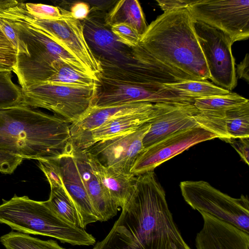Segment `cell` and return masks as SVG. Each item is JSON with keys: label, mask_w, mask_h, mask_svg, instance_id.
<instances>
[{"label": "cell", "mask_w": 249, "mask_h": 249, "mask_svg": "<svg viewBox=\"0 0 249 249\" xmlns=\"http://www.w3.org/2000/svg\"><path fill=\"white\" fill-rule=\"evenodd\" d=\"M224 141L229 142L243 160L249 164V137L230 138Z\"/></svg>", "instance_id": "37"}, {"label": "cell", "mask_w": 249, "mask_h": 249, "mask_svg": "<svg viewBox=\"0 0 249 249\" xmlns=\"http://www.w3.org/2000/svg\"><path fill=\"white\" fill-rule=\"evenodd\" d=\"M0 242L6 249H67L54 240H43L14 231L2 235Z\"/></svg>", "instance_id": "25"}, {"label": "cell", "mask_w": 249, "mask_h": 249, "mask_svg": "<svg viewBox=\"0 0 249 249\" xmlns=\"http://www.w3.org/2000/svg\"><path fill=\"white\" fill-rule=\"evenodd\" d=\"M9 8L19 18L43 31L60 44L85 67L89 74L98 79L97 76L102 71L101 61L86 40L84 25L74 18L70 11L59 8L61 18L40 20L30 16L22 2L15 0Z\"/></svg>", "instance_id": "6"}, {"label": "cell", "mask_w": 249, "mask_h": 249, "mask_svg": "<svg viewBox=\"0 0 249 249\" xmlns=\"http://www.w3.org/2000/svg\"><path fill=\"white\" fill-rule=\"evenodd\" d=\"M38 161V166L46 176L51 188L64 187L59 167L56 159Z\"/></svg>", "instance_id": "33"}, {"label": "cell", "mask_w": 249, "mask_h": 249, "mask_svg": "<svg viewBox=\"0 0 249 249\" xmlns=\"http://www.w3.org/2000/svg\"><path fill=\"white\" fill-rule=\"evenodd\" d=\"M0 223L18 232L56 238L73 246L94 245L96 239L84 229L71 225L57 215L47 201L15 195L0 205Z\"/></svg>", "instance_id": "5"}, {"label": "cell", "mask_w": 249, "mask_h": 249, "mask_svg": "<svg viewBox=\"0 0 249 249\" xmlns=\"http://www.w3.org/2000/svg\"><path fill=\"white\" fill-rule=\"evenodd\" d=\"M0 29L16 50L17 55L27 54L26 47L19 40L16 30L8 21L0 17Z\"/></svg>", "instance_id": "35"}, {"label": "cell", "mask_w": 249, "mask_h": 249, "mask_svg": "<svg viewBox=\"0 0 249 249\" xmlns=\"http://www.w3.org/2000/svg\"><path fill=\"white\" fill-rule=\"evenodd\" d=\"M217 138L214 134L200 127L178 131L144 148L136 159L130 174L137 176L154 171L162 163L190 147Z\"/></svg>", "instance_id": "12"}, {"label": "cell", "mask_w": 249, "mask_h": 249, "mask_svg": "<svg viewBox=\"0 0 249 249\" xmlns=\"http://www.w3.org/2000/svg\"><path fill=\"white\" fill-rule=\"evenodd\" d=\"M20 157L0 150V173H13L23 160Z\"/></svg>", "instance_id": "36"}, {"label": "cell", "mask_w": 249, "mask_h": 249, "mask_svg": "<svg viewBox=\"0 0 249 249\" xmlns=\"http://www.w3.org/2000/svg\"><path fill=\"white\" fill-rule=\"evenodd\" d=\"M138 128L128 133L97 142L82 150L102 165L124 174L130 145Z\"/></svg>", "instance_id": "18"}, {"label": "cell", "mask_w": 249, "mask_h": 249, "mask_svg": "<svg viewBox=\"0 0 249 249\" xmlns=\"http://www.w3.org/2000/svg\"><path fill=\"white\" fill-rule=\"evenodd\" d=\"M226 112L198 110L194 118L200 127L224 141L229 139L226 127Z\"/></svg>", "instance_id": "28"}, {"label": "cell", "mask_w": 249, "mask_h": 249, "mask_svg": "<svg viewBox=\"0 0 249 249\" xmlns=\"http://www.w3.org/2000/svg\"><path fill=\"white\" fill-rule=\"evenodd\" d=\"M56 160L64 188L78 213L80 227L85 229L88 225L98 219L77 167L72 154V142Z\"/></svg>", "instance_id": "15"}, {"label": "cell", "mask_w": 249, "mask_h": 249, "mask_svg": "<svg viewBox=\"0 0 249 249\" xmlns=\"http://www.w3.org/2000/svg\"><path fill=\"white\" fill-rule=\"evenodd\" d=\"M89 12V6L88 3L78 2L72 5L70 13L74 18L80 20L87 18Z\"/></svg>", "instance_id": "39"}, {"label": "cell", "mask_w": 249, "mask_h": 249, "mask_svg": "<svg viewBox=\"0 0 249 249\" xmlns=\"http://www.w3.org/2000/svg\"><path fill=\"white\" fill-rule=\"evenodd\" d=\"M47 202L53 212L61 218L81 228L76 209L64 187L51 188L50 197Z\"/></svg>", "instance_id": "24"}, {"label": "cell", "mask_w": 249, "mask_h": 249, "mask_svg": "<svg viewBox=\"0 0 249 249\" xmlns=\"http://www.w3.org/2000/svg\"><path fill=\"white\" fill-rule=\"evenodd\" d=\"M25 7L28 14L35 18L40 20H55L61 18L59 8L42 3L27 2Z\"/></svg>", "instance_id": "32"}, {"label": "cell", "mask_w": 249, "mask_h": 249, "mask_svg": "<svg viewBox=\"0 0 249 249\" xmlns=\"http://www.w3.org/2000/svg\"><path fill=\"white\" fill-rule=\"evenodd\" d=\"M194 0H157L158 5L164 12L180 8H186Z\"/></svg>", "instance_id": "38"}, {"label": "cell", "mask_w": 249, "mask_h": 249, "mask_svg": "<svg viewBox=\"0 0 249 249\" xmlns=\"http://www.w3.org/2000/svg\"><path fill=\"white\" fill-rule=\"evenodd\" d=\"M187 248L175 223L165 191L154 171L136 176L133 192L118 219L92 249Z\"/></svg>", "instance_id": "1"}, {"label": "cell", "mask_w": 249, "mask_h": 249, "mask_svg": "<svg viewBox=\"0 0 249 249\" xmlns=\"http://www.w3.org/2000/svg\"><path fill=\"white\" fill-rule=\"evenodd\" d=\"M199 213L203 224L195 239L196 249H249V233L209 214Z\"/></svg>", "instance_id": "14"}, {"label": "cell", "mask_w": 249, "mask_h": 249, "mask_svg": "<svg viewBox=\"0 0 249 249\" xmlns=\"http://www.w3.org/2000/svg\"><path fill=\"white\" fill-rule=\"evenodd\" d=\"M193 27L208 66L210 79L217 86L231 92L237 84L231 39L223 32L195 19Z\"/></svg>", "instance_id": "10"}, {"label": "cell", "mask_w": 249, "mask_h": 249, "mask_svg": "<svg viewBox=\"0 0 249 249\" xmlns=\"http://www.w3.org/2000/svg\"><path fill=\"white\" fill-rule=\"evenodd\" d=\"M17 55L16 50L0 29V64L12 71Z\"/></svg>", "instance_id": "34"}, {"label": "cell", "mask_w": 249, "mask_h": 249, "mask_svg": "<svg viewBox=\"0 0 249 249\" xmlns=\"http://www.w3.org/2000/svg\"><path fill=\"white\" fill-rule=\"evenodd\" d=\"M187 8L163 13L147 26L133 49L162 65L178 82L207 80L210 74Z\"/></svg>", "instance_id": "2"}, {"label": "cell", "mask_w": 249, "mask_h": 249, "mask_svg": "<svg viewBox=\"0 0 249 249\" xmlns=\"http://www.w3.org/2000/svg\"><path fill=\"white\" fill-rule=\"evenodd\" d=\"M110 30L119 42L130 48L136 47L141 38L142 36L127 24H116L112 25Z\"/></svg>", "instance_id": "30"}, {"label": "cell", "mask_w": 249, "mask_h": 249, "mask_svg": "<svg viewBox=\"0 0 249 249\" xmlns=\"http://www.w3.org/2000/svg\"><path fill=\"white\" fill-rule=\"evenodd\" d=\"M97 86V83L87 87L42 83L21 89L20 105L46 109L71 124L91 107Z\"/></svg>", "instance_id": "7"}, {"label": "cell", "mask_w": 249, "mask_h": 249, "mask_svg": "<svg viewBox=\"0 0 249 249\" xmlns=\"http://www.w3.org/2000/svg\"><path fill=\"white\" fill-rule=\"evenodd\" d=\"M6 69H9L11 70L8 68L5 67L1 65L0 64V70H6Z\"/></svg>", "instance_id": "42"}, {"label": "cell", "mask_w": 249, "mask_h": 249, "mask_svg": "<svg viewBox=\"0 0 249 249\" xmlns=\"http://www.w3.org/2000/svg\"><path fill=\"white\" fill-rule=\"evenodd\" d=\"M194 19L219 30L233 43L249 37V0H194L186 8Z\"/></svg>", "instance_id": "11"}, {"label": "cell", "mask_w": 249, "mask_h": 249, "mask_svg": "<svg viewBox=\"0 0 249 249\" xmlns=\"http://www.w3.org/2000/svg\"><path fill=\"white\" fill-rule=\"evenodd\" d=\"M162 84L166 88L194 100L197 98L224 95L230 92L207 80H188Z\"/></svg>", "instance_id": "23"}, {"label": "cell", "mask_w": 249, "mask_h": 249, "mask_svg": "<svg viewBox=\"0 0 249 249\" xmlns=\"http://www.w3.org/2000/svg\"><path fill=\"white\" fill-rule=\"evenodd\" d=\"M93 32L91 33L90 39L92 42L99 50L103 49L106 52L111 51L112 49L120 50L119 48L121 45H123L118 40L116 36L105 28H101L92 30Z\"/></svg>", "instance_id": "31"}, {"label": "cell", "mask_w": 249, "mask_h": 249, "mask_svg": "<svg viewBox=\"0 0 249 249\" xmlns=\"http://www.w3.org/2000/svg\"><path fill=\"white\" fill-rule=\"evenodd\" d=\"M249 55L247 53L244 59L237 66L236 72L239 78L249 81Z\"/></svg>", "instance_id": "40"}, {"label": "cell", "mask_w": 249, "mask_h": 249, "mask_svg": "<svg viewBox=\"0 0 249 249\" xmlns=\"http://www.w3.org/2000/svg\"><path fill=\"white\" fill-rule=\"evenodd\" d=\"M180 188L184 199L194 210L209 214L249 233L247 196L233 198L203 180L182 181Z\"/></svg>", "instance_id": "8"}, {"label": "cell", "mask_w": 249, "mask_h": 249, "mask_svg": "<svg viewBox=\"0 0 249 249\" xmlns=\"http://www.w3.org/2000/svg\"><path fill=\"white\" fill-rule=\"evenodd\" d=\"M171 249H191L190 247L187 248H181L178 246H175L172 248Z\"/></svg>", "instance_id": "41"}, {"label": "cell", "mask_w": 249, "mask_h": 249, "mask_svg": "<svg viewBox=\"0 0 249 249\" xmlns=\"http://www.w3.org/2000/svg\"><path fill=\"white\" fill-rule=\"evenodd\" d=\"M53 73L45 83L70 86L87 87L94 85L99 80L78 71L62 61L51 64Z\"/></svg>", "instance_id": "22"}, {"label": "cell", "mask_w": 249, "mask_h": 249, "mask_svg": "<svg viewBox=\"0 0 249 249\" xmlns=\"http://www.w3.org/2000/svg\"><path fill=\"white\" fill-rule=\"evenodd\" d=\"M225 120L229 139L249 137V101L227 110Z\"/></svg>", "instance_id": "26"}, {"label": "cell", "mask_w": 249, "mask_h": 249, "mask_svg": "<svg viewBox=\"0 0 249 249\" xmlns=\"http://www.w3.org/2000/svg\"><path fill=\"white\" fill-rule=\"evenodd\" d=\"M153 104L136 102L107 107H90L78 121L71 124V137L94 129L113 118L144 109Z\"/></svg>", "instance_id": "20"}, {"label": "cell", "mask_w": 249, "mask_h": 249, "mask_svg": "<svg viewBox=\"0 0 249 249\" xmlns=\"http://www.w3.org/2000/svg\"><path fill=\"white\" fill-rule=\"evenodd\" d=\"M71 123L22 105L0 109V150L23 159L53 160L71 142Z\"/></svg>", "instance_id": "3"}, {"label": "cell", "mask_w": 249, "mask_h": 249, "mask_svg": "<svg viewBox=\"0 0 249 249\" xmlns=\"http://www.w3.org/2000/svg\"><path fill=\"white\" fill-rule=\"evenodd\" d=\"M12 71L9 69L0 70V109L21 104V88L13 82Z\"/></svg>", "instance_id": "29"}, {"label": "cell", "mask_w": 249, "mask_h": 249, "mask_svg": "<svg viewBox=\"0 0 249 249\" xmlns=\"http://www.w3.org/2000/svg\"><path fill=\"white\" fill-rule=\"evenodd\" d=\"M75 161L98 221H107L115 216L118 208L108 192L93 172L86 153L74 147Z\"/></svg>", "instance_id": "17"}, {"label": "cell", "mask_w": 249, "mask_h": 249, "mask_svg": "<svg viewBox=\"0 0 249 249\" xmlns=\"http://www.w3.org/2000/svg\"><path fill=\"white\" fill-rule=\"evenodd\" d=\"M8 4L9 0L0 2V17L12 26L27 51L26 55H17L12 69L21 89L45 83L52 73L51 64L56 60L63 61L91 75L85 67L60 44L14 14L9 9Z\"/></svg>", "instance_id": "4"}, {"label": "cell", "mask_w": 249, "mask_h": 249, "mask_svg": "<svg viewBox=\"0 0 249 249\" xmlns=\"http://www.w3.org/2000/svg\"><path fill=\"white\" fill-rule=\"evenodd\" d=\"M155 109L154 103L144 109L113 118L94 129L71 138L72 145L83 150L97 142L133 131L151 120Z\"/></svg>", "instance_id": "16"}, {"label": "cell", "mask_w": 249, "mask_h": 249, "mask_svg": "<svg viewBox=\"0 0 249 249\" xmlns=\"http://www.w3.org/2000/svg\"><path fill=\"white\" fill-rule=\"evenodd\" d=\"M150 128L143 139L144 148L182 130L200 127L194 116L198 110L192 103H156Z\"/></svg>", "instance_id": "13"}, {"label": "cell", "mask_w": 249, "mask_h": 249, "mask_svg": "<svg viewBox=\"0 0 249 249\" xmlns=\"http://www.w3.org/2000/svg\"><path fill=\"white\" fill-rule=\"evenodd\" d=\"M86 154L93 172L107 189L118 209H122L133 192L136 176L124 175L112 168L105 167Z\"/></svg>", "instance_id": "19"}, {"label": "cell", "mask_w": 249, "mask_h": 249, "mask_svg": "<svg viewBox=\"0 0 249 249\" xmlns=\"http://www.w3.org/2000/svg\"><path fill=\"white\" fill-rule=\"evenodd\" d=\"M97 91L91 107L136 102L194 103V100L166 88L162 84L143 83L123 78L97 76Z\"/></svg>", "instance_id": "9"}, {"label": "cell", "mask_w": 249, "mask_h": 249, "mask_svg": "<svg viewBox=\"0 0 249 249\" xmlns=\"http://www.w3.org/2000/svg\"><path fill=\"white\" fill-rule=\"evenodd\" d=\"M105 25L123 23L128 25L141 36L146 31L147 25L139 2L136 0H122L117 2L105 18Z\"/></svg>", "instance_id": "21"}, {"label": "cell", "mask_w": 249, "mask_h": 249, "mask_svg": "<svg viewBox=\"0 0 249 249\" xmlns=\"http://www.w3.org/2000/svg\"><path fill=\"white\" fill-rule=\"evenodd\" d=\"M249 100L235 92L216 95L195 100L194 105L199 111L226 112L242 104Z\"/></svg>", "instance_id": "27"}]
</instances>
